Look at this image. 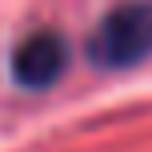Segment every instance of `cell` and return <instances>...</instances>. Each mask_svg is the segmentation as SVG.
Listing matches in <instances>:
<instances>
[{"mask_svg": "<svg viewBox=\"0 0 152 152\" xmlns=\"http://www.w3.org/2000/svg\"><path fill=\"white\" fill-rule=\"evenodd\" d=\"M88 64L104 72H124L152 56V0H128L116 4L96 20V28L84 40Z\"/></svg>", "mask_w": 152, "mask_h": 152, "instance_id": "obj_1", "label": "cell"}, {"mask_svg": "<svg viewBox=\"0 0 152 152\" xmlns=\"http://www.w3.org/2000/svg\"><path fill=\"white\" fill-rule=\"evenodd\" d=\"M68 56H72V48H68V40H64V32L36 28V32H28V36L12 48L8 72H12V80L24 84V88H48V84H56L64 76Z\"/></svg>", "mask_w": 152, "mask_h": 152, "instance_id": "obj_2", "label": "cell"}]
</instances>
